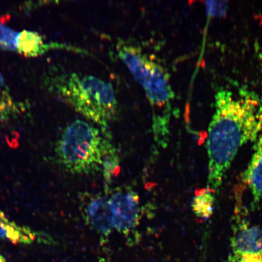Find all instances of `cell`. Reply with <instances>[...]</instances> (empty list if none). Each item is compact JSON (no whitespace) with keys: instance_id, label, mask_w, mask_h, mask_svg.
<instances>
[{"instance_id":"14","label":"cell","mask_w":262,"mask_h":262,"mask_svg":"<svg viewBox=\"0 0 262 262\" xmlns=\"http://www.w3.org/2000/svg\"><path fill=\"white\" fill-rule=\"evenodd\" d=\"M19 32L0 24V49L16 52V41Z\"/></svg>"},{"instance_id":"6","label":"cell","mask_w":262,"mask_h":262,"mask_svg":"<svg viewBox=\"0 0 262 262\" xmlns=\"http://www.w3.org/2000/svg\"><path fill=\"white\" fill-rule=\"evenodd\" d=\"M114 228L121 233H130L140 219L139 196L130 189H117L108 201Z\"/></svg>"},{"instance_id":"4","label":"cell","mask_w":262,"mask_h":262,"mask_svg":"<svg viewBox=\"0 0 262 262\" xmlns=\"http://www.w3.org/2000/svg\"><path fill=\"white\" fill-rule=\"evenodd\" d=\"M83 120L66 127L55 147V158L62 168L73 174H89L102 168L104 152L111 145L107 135Z\"/></svg>"},{"instance_id":"9","label":"cell","mask_w":262,"mask_h":262,"mask_svg":"<svg viewBox=\"0 0 262 262\" xmlns=\"http://www.w3.org/2000/svg\"><path fill=\"white\" fill-rule=\"evenodd\" d=\"M39 238L38 232L13 222L0 210V239L17 244L29 245Z\"/></svg>"},{"instance_id":"2","label":"cell","mask_w":262,"mask_h":262,"mask_svg":"<svg viewBox=\"0 0 262 262\" xmlns=\"http://www.w3.org/2000/svg\"><path fill=\"white\" fill-rule=\"evenodd\" d=\"M46 85L49 91L103 130L116 119L119 106L110 83L92 75L72 73L48 77Z\"/></svg>"},{"instance_id":"11","label":"cell","mask_w":262,"mask_h":262,"mask_svg":"<svg viewBox=\"0 0 262 262\" xmlns=\"http://www.w3.org/2000/svg\"><path fill=\"white\" fill-rule=\"evenodd\" d=\"M24 104L17 102L12 97L0 72V120L15 119L24 111Z\"/></svg>"},{"instance_id":"13","label":"cell","mask_w":262,"mask_h":262,"mask_svg":"<svg viewBox=\"0 0 262 262\" xmlns=\"http://www.w3.org/2000/svg\"><path fill=\"white\" fill-rule=\"evenodd\" d=\"M119 168V158L118 157L116 150L114 146L111 145L107 147L103 156L102 169L104 180L108 184L116 174Z\"/></svg>"},{"instance_id":"7","label":"cell","mask_w":262,"mask_h":262,"mask_svg":"<svg viewBox=\"0 0 262 262\" xmlns=\"http://www.w3.org/2000/svg\"><path fill=\"white\" fill-rule=\"evenodd\" d=\"M84 217L98 233L107 236L112 232L114 226L109 202L102 196L90 199L84 206Z\"/></svg>"},{"instance_id":"15","label":"cell","mask_w":262,"mask_h":262,"mask_svg":"<svg viewBox=\"0 0 262 262\" xmlns=\"http://www.w3.org/2000/svg\"><path fill=\"white\" fill-rule=\"evenodd\" d=\"M0 262H6V258L4 256L0 253Z\"/></svg>"},{"instance_id":"8","label":"cell","mask_w":262,"mask_h":262,"mask_svg":"<svg viewBox=\"0 0 262 262\" xmlns=\"http://www.w3.org/2000/svg\"><path fill=\"white\" fill-rule=\"evenodd\" d=\"M242 180L250 190L253 204L257 205L262 199V135L255 143L253 156Z\"/></svg>"},{"instance_id":"10","label":"cell","mask_w":262,"mask_h":262,"mask_svg":"<svg viewBox=\"0 0 262 262\" xmlns=\"http://www.w3.org/2000/svg\"><path fill=\"white\" fill-rule=\"evenodd\" d=\"M54 45L46 43L38 33L25 30L19 32L16 41V52L28 57H35L46 53Z\"/></svg>"},{"instance_id":"12","label":"cell","mask_w":262,"mask_h":262,"mask_svg":"<svg viewBox=\"0 0 262 262\" xmlns=\"http://www.w3.org/2000/svg\"><path fill=\"white\" fill-rule=\"evenodd\" d=\"M215 192L206 188L199 190L192 202V209L194 214L201 219H208L214 212Z\"/></svg>"},{"instance_id":"5","label":"cell","mask_w":262,"mask_h":262,"mask_svg":"<svg viewBox=\"0 0 262 262\" xmlns=\"http://www.w3.org/2000/svg\"><path fill=\"white\" fill-rule=\"evenodd\" d=\"M229 262H262V228L241 222L231 239Z\"/></svg>"},{"instance_id":"1","label":"cell","mask_w":262,"mask_h":262,"mask_svg":"<svg viewBox=\"0 0 262 262\" xmlns=\"http://www.w3.org/2000/svg\"><path fill=\"white\" fill-rule=\"evenodd\" d=\"M215 99V111L209 126L206 148L207 188L216 193L239 149L261 136L262 110L256 98L235 97L228 90L219 91Z\"/></svg>"},{"instance_id":"3","label":"cell","mask_w":262,"mask_h":262,"mask_svg":"<svg viewBox=\"0 0 262 262\" xmlns=\"http://www.w3.org/2000/svg\"><path fill=\"white\" fill-rule=\"evenodd\" d=\"M117 51L121 60L145 91L153 111V126L158 122L160 113L157 132L166 133L174 96L168 72L139 46L122 40L118 43Z\"/></svg>"}]
</instances>
